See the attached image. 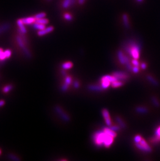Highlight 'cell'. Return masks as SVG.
Returning <instances> with one entry per match:
<instances>
[{"label": "cell", "mask_w": 160, "mask_h": 161, "mask_svg": "<svg viewBox=\"0 0 160 161\" xmlns=\"http://www.w3.org/2000/svg\"><path fill=\"white\" fill-rule=\"evenodd\" d=\"M122 19H123V24L125 27L126 28V29H129L130 27V24H129V18L128 14H123V15H122Z\"/></svg>", "instance_id": "2e32d148"}, {"label": "cell", "mask_w": 160, "mask_h": 161, "mask_svg": "<svg viewBox=\"0 0 160 161\" xmlns=\"http://www.w3.org/2000/svg\"><path fill=\"white\" fill-rule=\"evenodd\" d=\"M8 157L9 159H11L13 161H19L20 160V159H19V158L17 157V156L15 155L14 154H11V153L9 154L8 155Z\"/></svg>", "instance_id": "4316f807"}, {"label": "cell", "mask_w": 160, "mask_h": 161, "mask_svg": "<svg viewBox=\"0 0 160 161\" xmlns=\"http://www.w3.org/2000/svg\"><path fill=\"white\" fill-rule=\"evenodd\" d=\"M117 56H118L119 60L120 61V63L123 65H126L130 63V60L128 57L125 56L122 51H119L117 52Z\"/></svg>", "instance_id": "52a82bcc"}, {"label": "cell", "mask_w": 160, "mask_h": 161, "mask_svg": "<svg viewBox=\"0 0 160 161\" xmlns=\"http://www.w3.org/2000/svg\"><path fill=\"white\" fill-rule=\"evenodd\" d=\"M21 20L23 23L26 25H29L32 24L33 25L36 21V19L35 18L34 16L23 18L21 19Z\"/></svg>", "instance_id": "8fae6325"}, {"label": "cell", "mask_w": 160, "mask_h": 161, "mask_svg": "<svg viewBox=\"0 0 160 161\" xmlns=\"http://www.w3.org/2000/svg\"><path fill=\"white\" fill-rule=\"evenodd\" d=\"M123 81H121V80H116V81H115L111 83V86L114 88H119L123 86Z\"/></svg>", "instance_id": "ffe728a7"}, {"label": "cell", "mask_w": 160, "mask_h": 161, "mask_svg": "<svg viewBox=\"0 0 160 161\" xmlns=\"http://www.w3.org/2000/svg\"><path fill=\"white\" fill-rule=\"evenodd\" d=\"M12 54V52L10 50H6L5 51H3L1 54H0V60L4 61L9 58H10Z\"/></svg>", "instance_id": "7c38bea8"}, {"label": "cell", "mask_w": 160, "mask_h": 161, "mask_svg": "<svg viewBox=\"0 0 160 161\" xmlns=\"http://www.w3.org/2000/svg\"><path fill=\"white\" fill-rule=\"evenodd\" d=\"M69 84H67V83H64V84L63 85V86H62V90L63 91H64L67 90L68 89V88H69Z\"/></svg>", "instance_id": "836d02e7"}, {"label": "cell", "mask_w": 160, "mask_h": 161, "mask_svg": "<svg viewBox=\"0 0 160 161\" xmlns=\"http://www.w3.org/2000/svg\"><path fill=\"white\" fill-rule=\"evenodd\" d=\"M1 150H0V154H1Z\"/></svg>", "instance_id": "b9f144b4"}, {"label": "cell", "mask_w": 160, "mask_h": 161, "mask_svg": "<svg viewBox=\"0 0 160 161\" xmlns=\"http://www.w3.org/2000/svg\"><path fill=\"white\" fill-rule=\"evenodd\" d=\"M11 27V24L8 22H5L0 25V35L7 31L10 29Z\"/></svg>", "instance_id": "4fadbf2b"}, {"label": "cell", "mask_w": 160, "mask_h": 161, "mask_svg": "<svg viewBox=\"0 0 160 161\" xmlns=\"http://www.w3.org/2000/svg\"><path fill=\"white\" fill-rule=\"evenodd\" d=\"M132 70L134 73H138L139 71V67H138V66H134V67H133L132 70Z\"/></svg>", "instance_id": "e575fe53"}, {"label": "cell", "mask_w": 160, "mask_h": 161, "mask_svg": "<svg viewBox=\"0 0 160 161\" xmlns=\"http://www.w3.org/2000/svg\"><path fill=\"white\" fill-rule=\"evenodd\" d=\"M126 49L127 52L133 59L138 60L139 58L140 48L139 44L133 41H131L126 46Z\"/></svg>", "instance_id": "7a4b0ae2"}, {"label": "cell", "mask_w": 160, "mask_h": 161, "mask_svg": "<svg viewBox=\"0 0 160 161\" xmlns=\"http://www.w3.org/2000/svg\"><path fill=\"white\" fill-rule=\"evenodd\" d=\"M64 82V83L70 85L72 82V78L70 76H67L65 78Z\"/></svg>", "instance_id": "f546056e"}, {"label": "cell", "mask_w": 160, "mask_h": 161, "mask_svg": "<svg viewBox=\"0 0 160 161\" xmlns=\"http://www.w3.org/2000/svg\"><path fill=\"white\" fill-rule=\"evenodd\" d=\"M141 67H142L143 69H145V68H147V65L145 64V63H143L142 64H141Z\"/></svg>", "instance_id": "74e56055"}, {"label": "cell", "mask_w": 160, "mask_h": 161, "mask_svg": "<svg viewBox=\"0 0 160 161\" xmlns=\"http://www.w3.org/2000/svg\"><path fill=\"white\" fill-rule=\"evenodd\" d=\"M3 51V49H1V48H0V54H1V53Z\"/></svg>", "instance_id": "ab89813d"}, {"label": "cell", "mask_w": 160, "mask_h": 161, "mask_svg": "<svg viewBox=\"0 0 160 161\" xmlns=\"http://www.w3.org/2000/svg\"><path fill=\"white\" fill-rule=\"evenodd\" d=\"M12 89V85H7V86H5L3 89V91L4 93H7L9 91H10Z\"/></svg>", "instance_id": "83f0119b"}, {"label": "cell", "mask_w": 160, "mask_h": 161, "mask_svg": "<svg viewBox=\"0 0 160 161\" xmlns=\"http://www.w3.org/2000/svg\"><path fill=\"white\" fill-rule=\"evenodd\" d=\"M116 120L117 121V122L119 123L120 126L122 127V128H125L126 127V124H125V122L124 121L122 120V118H120V117L117 116L116 117Z\"/></svg>", "instance_id": "603a6c76"}, {"label": "cell", "mask_w": 160, "mask_h": 161, "mask_svg": "<svg viewBox=\"0 0 160 161\" xmlns=\"http://www.w3.org/2000/svg\"><path fill=\"white\" fill-rule=\"evenodd\" d=\"M54 30V28L53 26H50L46 27L43 30L38 31V32H37V35L40 37L44 36L47 34H49V33L51 32H53Z\"/></svg>", "instance_id": "9c48e42d"}, {"label": "cell", "mask_w": 160, "mask_h": 161, "mask_svg": "<svg viewBox=\"0 0 160 161\" xmlns=\"http://www.w3.org/2000/svg\"><path fill=\"white\" fill-rule=\"evenodd\" d=\"M73 86L75 88H78L80 87V83L78 81H76L74 83Z\"/></svg>", "instance_id": "d590c367"}, {"label": "cell", "mask_w": 160, "mask_h": 161, "mask_svg": "<svg viewBox=\"0 0 160 161\" xmlns=\"http://www.w3.org/2000/svg\"><path fill=\"white\" fill-rule=\"evenodd\" d=\"M32 27L34 28V29L39 31V30H43V29H44V28L46 27V25L41 24V23H38V22L35 21L33 23V24Z\"/></svg>", "instance_id": "e0dca14e"}, {"label": "cell", "mask_w": 160, "mask_h": 161, "mask_svg": "<svg viewBox=\"0 0 160 161\" xmlns=\"http://www.w3.org/2000/svg\"><path fill=\"white\" fill-rule=\"evenodd\" d=\"M112 75L117 79V80H121L122 81H125L129 78L128 74L122 72H115Z\"/></svg>", "instance_id": "8992f818"}, {"label": "cell", "mask_w": 160, "mask_h": 161, "mask_svg": "<svg viewBox=\"0 0 160 161\" xmlns=\"http://www.w3.org/2000/svg\"><path fill=\"white\" fill-rule=\"evenodd\" d=\"M135 145L138 149L144 151V152H150L152 151L151 147L148 144L145 140L143 138L139 143H136Z\"/></svg>", "instance_id": "277c9868"}, {"label": "cell", "mask_w": 160, "mask_h": 161, "mask_svg": "<svg viewBox=\"0 0 160 161\" xmlns=\"http://www.w3.org/2000/svg\"><path fill=\"white\" fill-rule=\"evenodd\" d=\"M89 90L92 91H101L103 90V88L102 87L99 86H96V85H91V86H89L88 87Z\"/></svg>", "instance_id": "ac0fdd59"}, {"label": "cell", "mask_w": 160, "mask_h": 161, "mask_svg": "<svg viewBox=\"0 0 160 161\" xmlns=\"http://www.w3.org/2000/svg\"><path fill=\"white\" fill-rule=\"evenodd\" d=\"M72 66H73V63L71 62V61H68L63 64L62 68L63 69L67 70L71 68L72 67Z\"/></svg>", "instance_id": "d6986e66"}, {"label": "cell", "mask_w": 160, "mask_h": 161, "mask_svg": "<svg viewBox=\"0 0 160 161\" xmlns=\"http://www.w3.org/2000/svg\"><path fill=\"white\" fill-rule=\"evenodd\" d=\"M101 113H102V115L103 116V118H104L105 121L106 123V124L109 126H111L112 125V121L111 120L109 111H108L107 109L104 108L102 110Z\"/></svg>", "instance_id": "ba28073f"}, {"label": "cell", "mask_w": 160, "mask_h": 161, "mask_svg": "<svg viewBox=\"0 0 160 161\" xmlns=\"http://www.w3.org/2000/svg\"><path fill=\"white\" fill-rule=\"evenodd\" d=\"M137 1L138 2H142L143 1V0H137Z\"/></svg>", "instance_id": "60d3db41"}, {"label": "cell", "mask_w": 160, "mask_h": 161, "mask_svg": "<svg viewBox=\"0 0 160 161\" xmlns=\"http://www.w3.org/2000/svg\"><path fill=\"white\" fill-rule=\"evenodd\" d=\"M110 128L114 131H118L120 130V127L116 125H111L110 126Z\"/></svg>", "instance_id": "4dcf8cb0"}, {"label": "cell", "mask_w": 160, "mask_h": 161, "mask_svg": "<svg viewBox=\"0 0 160 161\" xmlns=\"http://www.w3.org/2000/svg\"><path fill=\"white\" fill-rule=\"evenodd\" d=\"M5 104V102L3 100H1L0 101V107L2 106L4 104Z\"/></svg>", "instance_id": "f35d334b"}, {"label": "cell", "mask_w": 160, "mask_h": 161, "mask_svg": "<svg viewBox=\"0 0 160 161\" xmlns=\"http://www.w3.org/2000/svg\"><path fill=\"white\" fill-rule=\"evenodd\" d=\"M55 110L58 114L61 117V118L64 121H70V118L69 116L63 111V109L60 107L56 106L55 107Z\"/></svg>", "instance_id": "5b68a950"}, {"label": "cell", "mask_w": 160, "mask_h": 161, "mask_svg": "<svg viewBox=\"0 0 160 161\" xmlns=\"http://www.w3.org/2000/svg\"><path fill=\"white\" fill-rule=\"evenodd\" d=\"M136 111L139 113H146L148 112V110L144 107H138L136 108Z\"/></svg>", "instance_id": "cb8c5ba5"}, {"label": "cell", "mask_w": 160, "mask_h": 161, "mask_svg": "<svg viewBox=\"0 0 160 161\" xmlns=\"http://www.w3.org/2000/svg\"><path fill=\"white\" fill-rule=\"evenodd\" d=\"M142 139V137L140 135H136L135 136L134 138V141L135 143H139V142L141 141V140Z\"/></svg>", "instance_id": "1f68e13d"}, {"label": "cell", "mask_w": 160, "mask_h": 161, "mask_svg": "<svg viewBox=\"0 0 160 161\" xmlns=\"http://www.w3.org/2000/svg\"><path fill=\"white\" fill-rule=\"evenodd\" d=\"M116 135L115 131L106 127L101 131L95 132L93 136V140L94 144L97 146H104L108 148L113 143Z\"/></svg>", "instance_id": "6da1fadb"}, {"label": "cell", "mask_w": 160, "mask_h": 161, "mask_svg": "<svg viewBox=\"0 0 160 161\" xmlns=\"http://www.w3.org/2000/svg\"><path fill=\"white\" fill-rule=\"evenodd\" d=\"M152 101L153 103L154 104V105L157 106V107H159L160 106V103L159 102V101H158V100L156 98H155L154 97H153L152 98Z\"/></svg>", "instance_id": "f1b7e54d"}, {"label": "cell", "mask_w": 160, "mask_h": 161, "mask_svg": "<svg viewBox=\"0 0 160 161\" xmlns=\"http://www.w3.org/2000/svg\"><path fill=\"white\" fill-rule=\"evenodd\" d=\"M64 17L65 19V20H66L67 21H71L73 19L72 16L70 13H64Z\"/></svg>", "instance_id": "d4e9b609"}, {"label": "cell", "mask_w": 160, "mask_h": 161, "mask_svg": "<svg viewBox=\"0 0 160 161\" xmlns=\"http://www.w3.org/2000/svg\"><path fill=\"white\" fill-rule=\"evenodd\" d=\"M131 64L134 66H138V67H139V63L137 59H134V60H133L132 61H131Z\"/></svg>", "instance_id": "d6a6232c"}, {"label": "cell", "mask_w": 160, "mask_h": 161, "mask_svg": "<svg viewBox=\"0 0 160 161\" xmlns=\"http://www.w3.org/2000/svg\"><path fill=\"white\" fill-rule=\"evenodd\" d=\"M76 2V0H64L62 3V6L64 8L67 9L70 6L73 5Z\"/></svg>", "instance_id": "9a60e30c"}, {"label": "cell", "mask_w": 160, "mask_h": 161, "mask_svg": "<svg viewBox=\"0 0 160 161\" xmlns=\"http://www.w3.org/2000/svg\"><path fill=\"white\" fill-rule=\"evenodd\" d=\"M147 78L149 81L151 82L153 84H154V86H158L159 83H158V81L156 80H155L152 76H148Z\"/></svg>", "instance_id": "484cf974"}, {"label": "cell", "mask_w": 160, "mask_h": 161, "mask_svg": "<svg viewBox=\"0 0 160 161\" xmlns=\"http://www.w3.org/2000/svg\"><path fill=\"white\" fill-rule=\"evenodd\" d=\"M36 22L41 23V24H43V25H48L49 21L48 20V19L45 18H41V19H39V20H36Z\"/></svg>", "instance_id": "44dd1931"}, {"label": "cell", "mask_w": 160, "mask_h": 161, "mask_svg": "<svg viewBox=\"0 0 160 161\" xmlns=\"http://www.w3.org/2000/svg\"><path fill=\"white\" fill-rule=\"evenodd\" d=\"M85 2V0H78V3L79 4L81 5L84 4Z\"/></svg>", "instance_id": "8d00e7d4"}, {"label": "cell", "mask_w": 160, "mask_h": 161, "mask_svg": "<svg viewBox=\"0 0 160 161\" xmlns=\"http://www.w3.org/2000/svg\"><path fill=\"white\" fill-rule=\"evenodd\" d=\"M160 141V126L158 127L155 132V136L151 139V141L153 143H157Z\"/></svg>", "instance_id": "5bb4252c"}, {"label": "cell", "mask_w": 160, "mask_h": 161, "mask_svg": "<svg viewBox=\"0 0 160 161\" xmlns=\"http://www.w3.org/2000/svg\"><path fill=\"white\" fill-rule=\"evenodd\" d=\"M16 40L19 47L20 49H21L22 51L23 54L26 56V58L30 59L32 57L31 53L29 49H28L27 46H26V44H27V43L25 41V40H23L22 37L20 35H19L16 36Z\"/></svg>", "instance_id": "3957f363"}, {"label": "cell", "mask_w": 160, "mask_h": 161, "mask_svg": "<svg viewBox=\"0 0 160 161\" xmlns=\"http://www.w3.org/2000/svg\"><path fill=\"white\" fill-rule=\"evenodd\" d=\"M46 16V14L44 12H41L39 13L36 14V15H34V17L36 19V20H39V19H41L43 18H45Z\"/></svg>", "instance_id": "7402d4cb"}, {"label": "cell", "mask_w": 160, "mask_h": 161, "mask_svg": "<svg viewBox=\"0 0 160 161\" xmlns=\"http://www.w3.org/2000/svg\"><path fill=\"white\" fill-rule=\"evenodd\" d=\"M17 24L19 27L18 31L22 33V34H26L27 32V30L25 27V25L22 22L21 19H19V20H17Z\"/></svg>", "instance_id": "30bf717a"}]
</instances>
